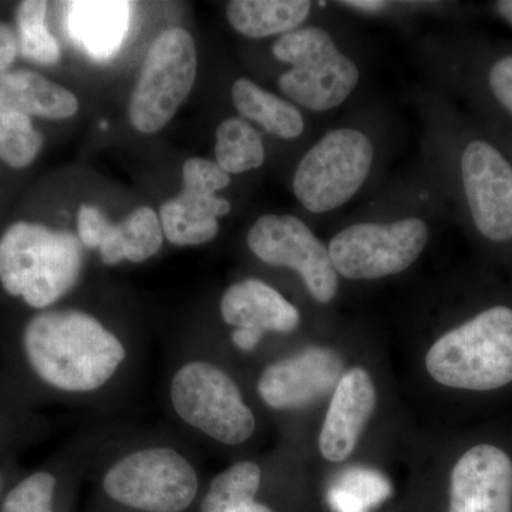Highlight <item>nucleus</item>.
I'll return each instance as SVG.
<instances>
[{
    "instance_id": "nucleus-1",
    "label": "nucleus",
    "mask_w": 512,
    "mask_h": 512,
    "mask_svg": "<svg viewBox=\"0 0 512 512\" xmlns=\"http://www.w3.org/2000/svg\"><path fill=\"white\" fill-rule=\"evenodd\" d=\"M22 353L33 375L66 393L99 390L126 360V348L94 316L82 311H45L29 319Z\"/></svg>"
},
{
    "instance_id": "nucleus-2",
    "label": "nucleus",
    "mask_w": 512,
    "mask_h": 512,
    "mask_svg": "<svg viewBox=\"0 0 512 512\" xmlns=\"http://www.w3.org/2000/svg\"><path fill=\"white\" fill-rule=\"evenodd\" d=\"M82 266V242L70 232L18 222L0 238L3 291L37 311L55 305L72 291Z\"/></svg>"
},
{
    "instance_id": "nucleus-3",
    "label": "nucleus",
    "mask_w": 512,
    "mask_h": 512,
    "mask_svg": "<svg viewBox=\"0 0 512 512\" xmlns=\"http://www.w3.org/2000/svg\"><path fill=\"white\" fill-rule=\"evenodd\" d=\"M427 372L453 389L488 392L512 382V309L498 305L441 336Z\"/></svg>"
},
{
    "instance_id": "nucleus-4",
    "label": "nucleus",
    "mask_w": 512,
    "mask_h": 512,
    "mask_svg": "<svg viewBox=\"0 0 512 512\" xmlns=\"http://www.w3.org/2000/svg\"><path fill=\"white\" fill-rule=\"evenodd\" d=\"M272 55L291 66L279 77V90L308 110L336 109L360 82L357 64L342 53L328 30L318 26H305L279 36Z\"/></svg>"
},
{
    "instance_id": "nucleus-5",
    "label": "nucleus",
    "mask_w": 512,
    "mask_h": 512,
    "mask_svg": "<svg viewBox=\"0 0 512 512\" xmlns=\"http://www.w3.org/2000/svg\"><path fill=\"white\" fill-rule=\"evenodd\" d=\"M375 147L356 128H335L316 141L299 161L292 188L296 200L313 214L338 210L365 185Z\"/></svg>"
},
{
    "instance_id": "nucleus-6",
    "label": "nucleus",
    "mask_w": 512,
    "mask_h": 512,
    "mask_svg": "<svg viewBox=\"0 0 512 512\" xmlns=\"http://www.w3.org/2000/svg\"><path fill=\"white\" fill-rule=\"evenodd\" d=\"M170 399L181 420L218 443L238 446L254 434L255 416L238 384L212 363H185L173 377Z\"/></svg>"
},
{
    "instance_id": "nucleus-7",
    "label": "nucleus",
    "mask_w": 512,
    "mask_h": 512,
    "mask_svg": "<svg viewBox=\"0 0 512 512\" xmlns=\"http://www.w3.org/2000/svg\"><path fill=\"white\" fill-rule=\"evenodd\" d=\"M103 488L111 500L143 512H183L200 488L190 461L170 447H150L121 458L107 471Z\"/></svg>"
},
{
    "instance_id": "nucleus-8",
    "label": "nucleus",
    "mask_w": 512,
    "mask_h": 512,
    "mask_svg": "<svg viewBox=\"0 0 512 512\" xmlns=\"http://www.w3.org/2000/svg\"><path fill=\"white\" fill-rule=\"evenodd\" d=\"M198 56L187 30H164L154 40L131 94V126L143 134L163 130L190 96L197 77Z\"/></svg>"
},
{
    "instance_id": "nucleus-9",
    "label": "nucleus",
    "mask_w": 512,
    "mask_h": 512,
    "mask_svg": "<svg viewBox=\"0 0 512 512\" xmlns=\"http://www.w3.org/2000/svg\"><path fill=\"white\" fill-rule=\"evenodd\" d=\"M430 229L420 218L357 222L338 232L328 245L336 272L352 281H373L402 274L420 258Z\"/></svg>"
},
{
    "instance_id": "nucleus-10",
    "label": "nucleus",
    "mask_w": 512,
    "mask_h": 512,
    "mask_svg": "<svg viewBox=\"0 0 512 512\" xmlns=\"http://www.w3.org/2000/svg\"><path fill=\"white\" fill-rule=\"evenodd\" d=\"M247 242L252 254L265 264L298 272L316 302L329 303L335 299L339 274L330 259L328 245L299 218L262 215L249 229Z\"/></svg>"
},
{
    "instance_id": "nucleus-11",
    "label": "nucleus",
    "mask_w": 512,
    "mask_h": 512,
    "mask_svg": "<svg viewBox=\"0 0 512 512\" xmlns=\"http://www.w3.org/2000/svg\"><path fill=\"white\" fill-rule=\"evenodd\" d=\"M461 183L471 220L493 242L512 239V164L493 144L471 141L460 158Z\"/></svg>"
},
{
    "instance_id": "nucleus-12",
    "label": "nucleus",
    "mask_w": 512,
    "mask_h": 512,
    "mask_svg": "<svg viewBox=\"0 0 512 512\" xmlns=\"http://www.w3.org/2000/svg\"><path fill=\"white\" fill-rule=\"evenodd\" d=\"M342 376L339 353L309 348L266 367L259 377L258 392L271 409H301L336 389Z\"/></svg>"
},
{
    "instance_id": "nucleus-13",
    "label": "nucleus",
    "mask_w": 512,
    "mask_h": 512,
    "mask_svg": "<svg viewBox=\"0 0 512 512\" xmlns=\"http://www.w3.org/2000/svg\"><path fill=\"white\" fill-rule=\"evenodd\" d=\"M448 512H512V460L501 448L480 444L451 473Z\"/></svg>"
},
{
    "instance_id": "nucleus-14",
    "label": "nucleus",
    "mask_w": 512,
    "mask_h": 512,
    "mask_svg": "<svg viewBox=\"0 0 512 512\" xmlns=\"http://www.w3.org/2000/svg\"><path fill=\"white\" fill-rule=\"evenodd\" d=\"M376 402L375 384L365 369L355 367L343 373L319 436L320 454L326 460L342 463L352 456Z\"/></svg>"
},
{
    "instance_id": "nucleus-15",
    "label": "nucleus",
    "mask_w": 512,
    "mask_h": 512,
    "mask_svg": "<svg viewBox=\"0 0 512 512\" xmlns=\"http://www.w3.org/2000/svg\"><path fill=\"white\" fill-rule=\"evenodd\" d=\"M220 309L225 323L261 339L266 332L291 333L301 322L295 305L271 285L254 278L229 286Z\"/></svg>"
},
{
    "instance_id": "nucleus-16",
    "label": "nucleus",
    "mask_w": 512,
    "mask_h": 512,
    "mask_svg": "<svg viewBox=\"0 0 512 512\" xmlns=\"http://www.w3.org/2000/svg\"><path fill=\"white\" fill-rule=\"evenodd\" d=\"M130 20L131 3L123 0L66 3L67 33L94 62H109L120 52Z\"/></svg>"
},
{
    "instance_id": "nucleus-17",
    "label": "nucleus",
    "mask_w": 512,
    "mask_h": 512,
    "mask_svg": "<svg viewBox=\"0 0 512 512\" xmlns=\"http://www.w3.org/2000/svg\"><path fill=\"white\" fill-rule=\"evenodd\" d=\"M231 211V204L217 192L197 185L183 184L173 200L164 202L160 210L164 237L177 247L202 245L217 237L218 218Z\"/></svg>"
},
{
    "instance_id": "nucleus-18",
    "label": "nucleus",
    "mask_w": 512,
    "mask_h": 512,
    "mask_svg": "<svg viewBox=\"0 0 512 512\" xmlns=\"http://www.w3.org/2000/svg\"><path fill=\"white\" fill-rule=\"evenodd\" d=\"M0 111L50 120L70 119L79 100L70 90L30 70L0 73Z\"/></svg>"
},
{
    "instance_id": "nucleus-19",
    "label": "nucleus",
    "mask_w": 512,
    "mask_h": 512,
    "mask_svg": "<svg viewBox=\"0 0 512 512\" xmlns=\"http://www.w3.org/2000/svg\"><path fill=\"white\" fill-rule=\"evenodd\" d=\"M311 10L306 0H232L227 19L239 35L264 39L301 28Z\"/></svg>"
},
{
    "instance_id": "nucleus-20",
    "label": "nucleus",
    "mask_w": 512,
    "mask_h": 512,
    "mask_svg": "<svg viewBox=\"0 0 512 512\" xmlns=\"http://www.w3.org/2000/svg\"><path fill=\"white\" fill-rule=\"evenodd\" d=\"M232 101L242 119L258 124L272 136L295 140L305 131V119L295 104L245 77L232 86Z\"/></svg>"
},
{
    "instance_id": "nucleus-21",
    "label": "nucleus",
    "mask_w": 512,
    "mask_h": 512,
    "mask_svg": "<svg viewBox=\"0 0 512 512\" xmlns=\"http://www.w3.org/2000/svg\"><path fill=\"white\" fill-rule=\"evenodd\" d=\"M164 232L157 212L150 207H140L131 212L120 224H110L101 241L99 252L106 265L121 261H147L163 247Z\"/></svg>"
},
{
    "instance_id": "nucleus-22",
    "label": "nucleus",
    "mask_w": 512,
    "mask_h": 512,
    "mask_svg": "<svg viewBox=\"0 0 512 512\" xmlns=\"http://www.w3.org/2000/svg\"><path fill=\"white\" fill-rule=\"evenodd\" d=\"M215 158L229 175L256 170L265 163L264 138L249 121L231 117L215 131Z\"/></svg>"
},
{
    "instance_id": "nucleus-23",
    "label": "nucleus",
    "mask_w": 512,
    "mask_h": 512,
    "mask_svg": "<svg viewBox=\"0 0 512 512\" xmlns=\"http://www.w3.org/2000/svg\"><path fill=\"white\" fill-rule=\"evenodd\" d=\"M47 3L25 0L16 13L19 32V50L26 59L43 66H52L60 60V46L46 25Z\"/></svg>"
},
{
    "instance_id": "nucleus-24",
    "label": "nucleus",
    "mask_w": 512,
    "mask_h": 512,
    "mask_svg": "<svg viewBox=\"0 0 512 512\" xmlns=\"http://www.w3.org/2000/svg\"><path fill=\"white\" fill-rule=\"evenodd\" d=\"M43 146V137L30 117L0 111V160L12 168L33 163Z\"/></svg>"
},
{
    "instance_id": "nucleus-25",
    "label": "nucleus",
    "mask_w": 512,
    "mask_h": 512,
    "mask_svg": "<svg viewBox=\"0 0 512 512\" xmlns=\"http://www.w3.org/2000/svg\"><path fill=\"white\" fill-rule=\"evenodd\" d=\"M389 493V483L375 471L352 468L339 477L332 490V501L340 512H362L366 504H375Z\"/></svg>"
},
{
    "instance_id": "nucleus-26",
    "label": "nucleus",
    "mask_w": 512,
    "mask_h": 512,
    "mask_svg": "<svg viewBox=\"0 0 512 512\" xmlns=\"http://www.w3.org/2000/svg\"><path fill=\"white\" fill-rule=\"evenodd\" d=\"M57 480L49 471H36L10 488L0 504V512H55Z\"/></svg>"
},
{
    "instance_id": "nucleus-27",
    "label": "nucleus",
    "mask_w": 512,
    "mask_h": 512,
    "mask_svg": "<svg viewBox=\"0 0 512 512\" xmlns=\"http://www.w3.org/2000/svg\"><path fill=\"white\" fill-rule=\"evenodd\" d=\"M258 491L249 485L227 488L202 505L201 512H274L265 504L256 503Z\"/></svg>"
},
{
    "instance_id": "nucleus-28",
    "label": "nucleus",
    "mask_w": 512,
    "mask_h": 512,
    "mask_svg": "<svg viewBox=\"0 0 512 512\" xmlns=\"http://www.w3.org/2000/svg\"><path fill=\"white\" fill-rule=\"evenodd\" d=\"M183 184L197 185L218 192L231 184V175L207 158L192 157L183 165Z\"/></svg>"
},
{
    "instance_id": "nucleus-29",
    "label": "nucleus",
    "mask_w": 512,
    "mask_h": 512,
    "mask_svg": "<svg viewBox=\"0 0 512 512\" xmlns=\"http://www.w3.org/2000/svg\"><path fill=\"white\" fill-rule=\"evenodd\" d=\"M111 222L107 220L106 215L93 207V205L83 204L77 214V232H79V241L87 248L99 249L107 229Z\"/></svg>"
},
{
    "instance_id": "nucleus-30",
    "label": "nucleus",
    "mask_w": 512,
    "mask_h": 512,
    "mask_svg": "<svg viewBox=\"0 0 512 512\" xmlns=\"http://www.w3.org/2000/svg\"><path fill=\"white\" fill-rule=\"evenodd\" d=\"M488 83L498 103L512 114V55L494 63L488 74Z\"/></svg>"
},
{
    "instance_id": "nucleus-31",
    "label": "nucleus",
    "mask_w": 512,
    "mask_h": 512,
    "mask_svg": "<svg viewBox=\"0 0 512 512\" xmlns=\"http://www.w3.org/2000/svg\"><path fill=\"white\" fill-rule=\"evenodd\" d=\"M19 52L18 37L9 26L0 23V73L6 72Z\"/></svg>"
},
{
    "instance_id": "nucleus-32",
    "label": "nucleus",
    "mask_w": 512,
    "mask_h": 512,
    "mask_svg": "<svg viewBox=\"0 0 512 512\" xmlns=\"http://www.w3.org/2000/svg\"><path fill=\"white\" fill-rule=\"evenodd\" d=\"M339 5L363 13H379L389 8L390 3L383 2V0H350V2H340Z\"/></svg>"
},
{
    "instance_id": "nucleus-33",
    "label": "nucleus",
    "mask_w": 512,
    "mask_h": 512,
    "mask_svg": "<svg viewBox=\"0 0 512 512\" xmlns=\"http://www.w3.org/2000/svg\"><path fill=\"white\" fill-rule=\"evenodd\" d=\"M495 10H497L498 15H500L505 22L510 23L512 26V0H501V2L495 3Z\"/></svg>"
},
{
    "instance_id": "nucleus-34",
    "label": "nucleus",
    "mask_w": 512,
    "mask_h": 512,
    "mask_svg": "<svg viewBox=\"0 0 512 512\" xmlns=\"http://www.w3.org/2000/svg\"><path fill=\"white\" fill-rule=\"evenodd\" d=\"M2 493H3V478H2V474H0V504H2V500H3Z\"/></svg>"
}]
</instances>
